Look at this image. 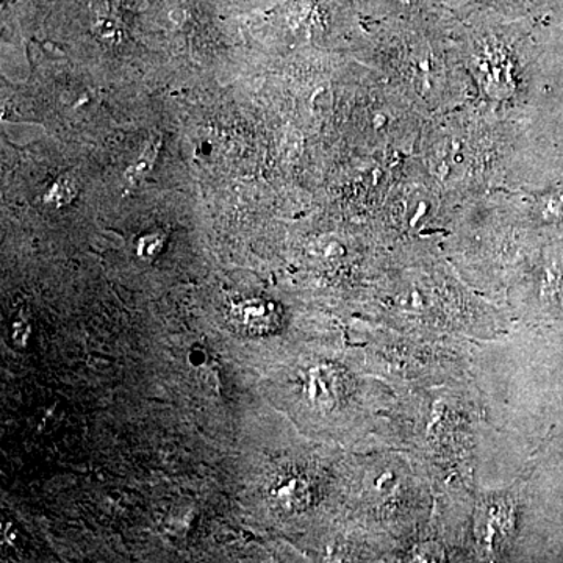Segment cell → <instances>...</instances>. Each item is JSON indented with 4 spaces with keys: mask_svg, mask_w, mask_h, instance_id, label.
Masks as SVG:
<instances>
[{
    "mask_svg": "<svg viewBox=\"0 0 563 563\" xmlns=\"http://www.w3.org/2000/svg\"><path fill=\"white\" fill-rule=\"evenodd\" d=\"M229 324L244 335H265L280 328V313L272 302L250 299L229 310Z\"/></svg>",
    "mask_w": 563,
    "mask_h": 563,
    "instance_id": "cell-1",
    "label": "cell"
},
{
    "mask_svg": "<svg viewBox=\"0 0 563 563\" xmlns=\"http://www.w3.org/2000/svg\"><path fill=\"white\" fill-rule=\"evenodd\" d=\"M340 379L331 369H320L310 376V398L313 401L329 404L339 398Z\"/></svg>",
    "mask_w": 563,
    "mask_h": 563,
    "instance_id": "cell-2",
    "label": "cell"
},
{
    "mask_svg": "<svg viewBox=\"0 0 563 563\" xmlns=\"http://www.w3.org/2000/svg\"><path fill=\"white\" fill-rule=\"evenodd\" d=\"M162 140H155L154 143L150 144L146 147V151L136 158V162L133 163L131 168L125 173V180L131 181V184H139V181L143 180L144 177L147 176L154 168V163L157 161L158 152H161Z\"/></svg>",
    "mask_w": 563,
    "mask_h": 563,
    "instance_id": "cell-3",
    "label": "cell"
},
{
    "mask_svg": "<svg viewBox=\"0 0 563 563\" xmlns=\"http://www.w3.org/2000/svg\"><path fill=\"white\" fill-rule=\"evenodd\" d=\"M92 31L107 46H120L125 40V32L121 22L114 20V18L106 16V14L96 20Z\"/></svg>",
    "mask_w": 563,
    "mask_h": 563,
    "instance_id": "cell-4",
    "label": "cell"
},
{
    "mask_svg": "<svg viewBox=\"0 0 563 563\" xmlns=\"http://www.w3.org/2000/svg\"><path fill=\"white\" fill-rule=\"evenodd\" d=\"M307 495H309V492L306 490L301 481L298 479L287 481V483L280 485L276 492L277 501H279L282 506L288 507V509H296V507L306 503Z\"/></svg>",
    "mask_w": 563,
    "mask_h": 563,
    "instance_id": "cell-5",
    "label": "cell"
},
{
    "mask_svg": "<svg viewBox=\"0 0 563 563\" xmlns=\"http://www.w3.org/2000/svg\"><path fill=\"white\" fill-rule=\"evenodd\" d=\"M76 192L74 181L68 177H60L47 191L46 202L52 207H63L73 201Z\"/></svg>",
    "mask_w": 563,
    "mask_h": 563,
    "instance_id": "cell-6",
    "label": "cell"
},
{
    "mask_svg": "<svg viewBox=\"0 0 563 563\" xmlns=\"http://www.w3.org/2000/svg\"><path fill=\"white\" fill-rule=\"evenodd\" d=\"M11 336H13V342L18 347L27 346L29 340H31L32 329L31 322L25 320V318H18L14 321L13 329H11Z\"/></svg>",
    "mask_w": 563,
    "mask_h": 563,
    "instance_id": "cell-7",
    "label": "cell"
},
{
    "mask_svg": "<svg viewBox=\"0 0 563 563\" xmlns=\"http://www.w3.org/2000/svg\"><path fill=\"white\" fill-rule=\"evenodd\" d=\"M162 244V239H158V236H146V239L141 240L139 250L140 255H143V257H151V255H155L161 251Z\"/></svg>",
    "mask_w": 563,
    "mask_h": 563,
    "instance_id": "cell-8",
    "label": "cell"
}]
</instances>
